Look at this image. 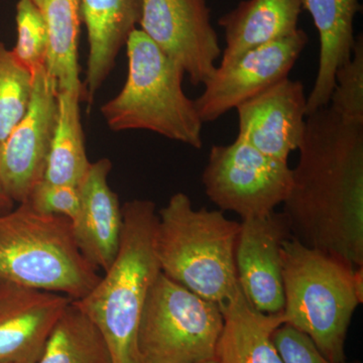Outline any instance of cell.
<instances>
[{"label": "cell", "instance_id": "6da1fadb", "mask_svg": "<svg viewBox=\"0 0 363 363\" xmlns=\"http://www.w3.org/2000/svg\"><path fill=\"white\" fill-rule=\"evenodd\" d=\"M284 214L307 247L363 267V124L329 106L306 118Z\"/></svg>", "mask_w": 363, "mask_h": 363}, {"label": "cell", "instance_id": "7a4b0ae2", "mask_svg": "<svg viewBox=\"0 0 363 363\" xmlns=\"http://www.w3.org/2000/svg\"><path fill=\"white\" fill-rule=\"evenodd\" d=\"M116 259L87 295L73 301L106 341L112 363H138L136 335L150 288L161 274L155 233L156 204L126 202Z\"/></svg>", "mask_w": 363, "mask_h": 363}, {"label": "cell", "instance_id": "3957f363", "mask_svg": "<svg viewBox=\"0 0 363 363\" xmlns=\"http://www.w3.org/2000/svg\"><path fill=\"white\" fill-rule=\"evenodd\" d=\"M240 222L220 210L193 207L176 193L157 212L155 248L162 274L222 307L240 292L235 248Z\"/></svg>", "mask_w": 363, "mask_h": 363}, {"label": "cell", "instance_id": "277c9868", "mask_svg": "<svg viewBox=\"0 0 363 363\" xmlns=\"http://www.w3.org/2000/svg\"><path fill=\"white\" fill-rule=\"evenodd\" d=\"M283 314L329 362L346 363L351 320L363 301V267L307 247L291 236L281 245Z\"/></svg>", "mask_w": 363, "mask_h": 363}, {"label": "cell", "instance_id": "5b68a950", "mask_svg": "<svg viewBox=\"0 0 363 363\" xmlns=\"http://www.w3.org/2000/svg\"><path fill=\"white\" fill-rule=\"evenodd\" d=\"M79 250L72 222L23 202L0 214V284L80 300L100 279Z\"/></svg>", "mask_w": 363, "mask_h": 363}, {"label": "cell", "instance_id": "8992f818", "mask_svg": "<svg viewBox=\"0 0 363 363\" xmlns=\"http://www.w3.org/2000/svg\"><path fill=\"white\" fill-rule=\"evenodd\" d=\"M128 70L123 89L101 107L112 130L152 131L194 149L203 145V123L183 89L185 74L140 28L126 42Z\"/></svg>", "mask_w": 363, "mask_h": 363}, {"label": "cell", "instance_id": "52a82bcc", "mask_svg": "<svg viewBox=\"0 0 363 363\" xmlns=\"http://www.w3.org/2000/svg\"><path fill=\"white\" fill-rule=\"evenodd\" d=\"M223 323L218 305L161 272L150 288L138 324V363L212 362Z\"/></svg>", "mask_w": 363, "mask_h": 363}, {"label": "cell", "instance_id": "ba28073f", "mask_svg": "<svg viewBox=\"0 0 363 363\" xmlns=\"http://www.w3.org/2000/svg\"><path fill=\"white\" fill-rule=\"evenodd\" d=\"M292 182L289 162L262 154L238 136L229 145H212L202 175L211 202L242 220L276 211L290 194Z\"/></svg>", "mask_w": 363, "mask_h": 363}, {"label": "cell", "instance_id": "9c48e42d", "mask_svg": "<svg viewBox=\"0 0 363 363\" xmlns=\"http://www.w3.org/2000/svg\"><path fill=\"white\" fill-rule=\"evenodd\" d=\"M140 26L193 85L211 77L222 51L205 0H143Z\"/></svg>", "mask_w": 363, "mask_h": 363}, {"label": "cell", "instance_id": "30bf717a", "mask_svg": "<svg viewBox=\"0 0 363 363\" xmlns=\"http://www.w3.org/2000/svg\"><path fill=\"white\" fill-rule=\"evenodd\" d=\"M58 116V88L45 66L33 74L30 106L0 145V185L14 203L28 201L44 180Z\"/></svg>", "mask_w": 363, "mask_h": 363}, {"label": "cell", "instance_id": "8fae6325", "mask_svg": "<svg viewBox=\"0 0 363 363\" xmlns=\"http://www.w3.org/2000/svg\"><path fill=\"white\" fill-rule=\"evenodd\" d=\"M308 35L298 28L285 39L245 52L230 65L217 66L194 100L202 123H213L227 112L276 84L295 66L308 44Z\"/></svg>", "mask_w": 363, "mask_h": 363}, {"label": "cell", "instance_id": "7c38bea8", "mask_svg": "<svg viewBox=\"0 0 363 363\" xmlns=\"http://www.w3.org/2000/svg\"><path fill=\"white\" fill-rule=\"evenodd\" d=\"M292 236L284 212L240 222L235 248V267L241 292L257 310L266 314L283 312L281 245Z\"/></svg>", "mask_w": 363, "mask_h": 363}, {"label": "cell", "instance_id": "4fadbf2b", "mask_svg": "<svg viewBox=\"0 0 363 363\" xmlns=\"http://www.w3.org/2000/svg\"><path fill=\"white\" fill-rule=\"evenodd\" d=\"M238 138L267 156L289 162L306 130L307 96L304 85L285 78L236 108Z\"/></svg>", "mask_w": 363, "mask_h": 363}, {"label": "cell", "instance_id": "5bb4252c", "mask_svg": "<svg viewBox=\"0 0 363 363\" xmlns=\"http://www.w3.org/2000/svg\"><path fill=\"white\" fill-rule=\"evenodd\" d=\"M71 298L0 284V363H35Z\"/></svg>", "mask_w": 363, "mask_h": 363}, {"label": "cell", "instance_id": "9a60e30c", "mask_svg": "<svg viewBox=\"0 0 363 363\" xmlns=\"http://www.w3.org/2000/svg\"><path fill=\"white\" fill-rule=\"evenodd\" d=\"M108 159L91 162L80 188V209L72 222L74 238L86 259L97 269L106 271L114 259L123 230V209L111 190Z\"/></svg>", "mask_w": 363, "mask_h": 363}, {"label": "cell", "instance_id": "2e32d148", "mask_svg": "<svg viewBox=\"0 0 363 363\" xmlns=\"http://www.w3.org/2000/svg\"><path fill=\"white\" fill-rule=\"evenodd\" d=\"M143 0H82L81 16L87 30L85 97L92 102L116 65L121 48L140 25Z\"/></svg>", "mask_w": 363, "mask_h": 363}, {"label": "cell", "instance_id": "e0dca14e", "mask_svg": "<svg viewBox=\"0 0 363 363\" xmlns=\"http://www.w3.org/2000/svg\"><path fill=\"white\" fill-rule=\"evenodd\" d=\"M319 33V61L314 86L307 97V116L328 106L339 67L350 60L354 45L358 0H301Z\"/></svg>", "mask_w": 363, "mask_h": 363}, {"label": "cell", "instance_id": "ac0fdd59", "mask_svg": "<svg viewBox=\"0 0 363 363\" xmlns=\"http://www.w3.org/2000/svg\"><path fill=\"white\" fill-rule=\"evenodd\" d=\"M301 11V0L241 1L219 18L226 44L219 66L230 65L245 52L293 35Z\"/></svg>", "mask_w": 363, "mask_h": 363}, {"label": "cell", "instance_id": "d6986e66", "mask_svg": "<svg viewBox=\"0 0 363 363\" xmlns=\"http://www.w3.org/2000/svg\"><path fill=\"white\" fill-rule=\"evenodd\" d=\"M223 328L217 343V363H284L272 334L286 324L283 312L266 314L257 311L243 293L220 308Z\"/></svg>", "mask_w": 363, "mask_h": 363}, {"label": "cell", "instance_id": "ffe728a7", "mask_svg": "<svg viewBox=\"0 0 363 363\" xmlns=\"http://www.w3.org/2000/svg\"><path fill=\"white\" fill-rule=\"evenodd\" d=\"M83 98L78 92H58L56 128L43 180L47 183L80 188L89 171L91 162L86 154L80 116Z\"/></svg>", "mask_w": 363, "mask_h": 363}, {"label": "cell", "instance_id": "44dd1931", "mask_svg": "<svg viewBox=\"0 0 363 363\" xmlns=\"http://www.w3.org/2000/svg\"><path fill=\"white\" fill-rule=\"evenodd\" d=\"M82 0H43L42 11L49 35L45 69L59 91L78 92L85 97L79 77L78 42Z\"/></svg>", "mask_w": 363, "mask_h": 363}, {"label": "cell", "instance_id": "7402d4cb", "mask_svg": "<svg viewBox=\"0 0 363 363\" xmlns=\"http://www.w3.org/2000/svg\"><path fill=\"white\" fill-rule=\"evenodd\" d=\"M35 363H112V357L96 325L71 301Z\"/></svg>", "mask_w": 363, "mask_h": 363}, {"label": "cell", "instance_id": "603a6c76", "mask_svg": "<svg viewBox=\"0 0 363 363\" xmlns=\"http://www.w3.org/2000/svg\"><path fill=\"white\" fill-rule=\"evenodd\" d=\"M33 75L0 40V145L26 116Z\"/></svg>", "mask_w": 363, "mask_h": 363}, {"label": "cell", "instance_id": "cb8c5ba5", "mask_svg": "<svg viewBox=\"0 0 363 363\" xmlns=\"http://www.w3.org/2000/svg\"><path fill=\"white\" fill-rule=\"evenodd\" d=\"M16 44L11 52L30 73L45 66L49 35L42 9L33 0H20L16 4Z\"/></svg>", "mask_w": 363, "mask_h": 363}, {"label": "cell", "instance_id": "d4e9b609", "mask_svg": "<svg viewBox=\"0 0 363 363\" xmlns=\"http://www.w3.org/2000/svg\"><path fill=\"white\" fill-rule=\"evenodd\" d=\"M329 107L351 123L363 124V39L355 38L352 55L335 74Z\"/></svg>", "mask_w": 363, "mask_h": 363}, {"label": "cell", "instance_id": "484cf974", "mask_svg": "<svg viewBox=\"0 0 363 363\" xmlns=\"http://www.w3.org/2000/svg\"><path fill=\"white\" fill-rule=\"evenodd\" d=\"M26 202L40 213L66 217L73 222L80 209V190L74 186L42 181Z\"/></svg>", "mask_w": 363, "mask_h": 363}, {"label": "cell", "instance_id": "4316f807", "mask_svg": "<svg viewBox=\"0 0 363 363\" xmlns=\"http://www.w3.org/2000/svg\"><path fill=\"white\" fill-rule=\"evenodd\" d=\"M272 341L284 363H333L320 352L311 339L289 324L272 334Z\"/></svg>", "mask_w": 363, "mask_h": 363}, {"label": "cell", "instance_id": "83f0119b", "mask_svg": "<svg viewBox=\"0 0 363 363\" xmlns=\"http://www.w3.org/2000/svg\"><path fill=\"white\" fill-rule=\"evenodd\" d=\"M14 204H16V203L6 195L1 185H0V214L6 213V212H9V210L13 209Z\"/></svg>", "mask_w": 363, "mask_h": 363}, {"label": "cell", "instance_id": "f1b7e54d", "mask_svg": "<svg viewBox=\"0 0 363 363\" xmlns=\"http://www.w3.org/2000/svg\"><path fill=\"white\" fill-rule=\"evenodd\" d=\"M33 1L35 2V4H37L38 6L42 7L43 0H33Z\"/></svg>", "mask_w": 363, "mask_h": 363}, {"label": "cell", "instance_id": "f546056e", "mask_svg": "<svg viewBox=\"0 0 363 363\" xmlns=\"http://www.w3.org/2000/svg\"><path fill=\"white\" fill-rule=\"evenodd\" d=\"M204 363H217L216 360H212V362H208Z\"/></svg>", "mask_w": 363, "mask_h": 363}]
</instances>
